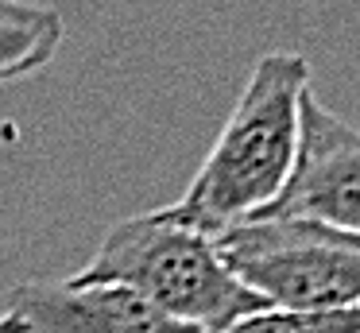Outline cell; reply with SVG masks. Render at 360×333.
<instances>
[{
	"label": "cell",
	"instance_id": "6da1fadb",
	"mask_svg": "<svg viewBox=\"0 0 360 333\" xmlns=\"http://www.w3.org/2000/svg\"><path fill=\"white\" fill-rule=\"evenodd\" d=\"M310 93V62L298 51L256 58L217 144L190 178L186 194L159 213L174 225L217 237L259 217L283 194L298 155V108Z\"/></svg>",
	"mask_w": 360,
	"mask_h": 333
},
{
	"label": "cell",
	"instance_id": "7a4b0ae2",
	"mask_svg": "<svg viewBox=\"0 0 360 333\" xmlns=\"http://www.w3.org/2000/svg\"><path fill=\"white\" fill-rule=\"evenodd\" d=\"M70 283L124 287L198 333H225L240 318L267 310V302L229 271L205 232L167 221L159 209L112 225L94 260L70 275Z\"/></svg>",
	"mask_w": 360,
	"mask_h": 333
},
{
	"label": "cell",
	"instance_id": "3957f363",
	"mask_svg": "<svg viewBox=\"0 0 360 333\" xmlns=\"http://www.w3.org/2000/svg\"><path fill=\"white\" fill-rule=\"evenodd\" d=\"M210 240L229 271L267 306H360V237L306 221H244Z\"/></svg>",
	"mask_w": 360,
	"mask_h": 333
},
{
	"label": "cell",
	"instance_id": "277c9868",
	"mask_svg": "<svg viewBox=\"0 0 360 333\" xmlns=\"http://www.w3.org/2000/svg\"><path fill=\"white\" fill-rule=\"evenodd\" d=\"M252 221H306L360 237V128L314 93L298 108V155L283 194Z\"/></svg>",
	"mask_w": 360,
	"mask_h": 333
},
{
	"label": "cell",
	"instance_id": "5b68a950",
	"mask_svg": "<svg viewBox=\"0 0 360 333\" xmlns=\"http://www.w3.org/2000/svg\"><path fill=\"white\" fill-rule=\"evenodd\" d=\"M8 310L24 318L27 333H198L171 322L124 287H82L70 279H27L8 294Z\"/></svg>",
	"mask_w": 360,
	"mask_h": 333
},
{
	"label": "cell",
	"instance_id": "8992f818",
	"mask_svg": "<svg viewBox=\"0 0 360 333\" xmlns=\"http://www.w3.org/2000/svg\"><path fill=\"white\" fill-rule=\"evenodd\" d=\"M66 39L58 8L35 0H0V89L51 66Z\"/></svg>",
	"mask_w": 360,
	"mask_h": 333
},
{
	"label": "cell",
	"instance_id": "52a82bcc",
	"mask_svg": "<svg viewBox=\"0 0 360 333\" xmlns=\"http://www.w3.org/2000/svg\"><path fill=\"white\" fill-rule=\"evenodd\" d=\"M225 333H360L356 310H279L267 306L259 314L240 318Z\"/></svg>",
	"mask_w": 360,
	"mask_h": 333
},
{
	"label": "cell",
	"instance_id": "ba28073f",
	"mask_svg": "<svg viewBox=\"0 0 360 333\" xmlns=\"http://www.w3.org/2000/svg\"><path fill=\"white\" fill-rule=\"evenodd\" d=\"M0 333H27V325H24V318H20V314L4 310V314H0Z\"/></svg>",
	"mask_w": 360,
	"mask_h": 333
}]
</instances>
